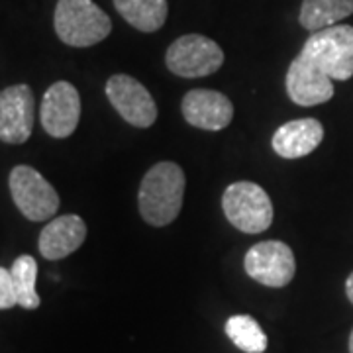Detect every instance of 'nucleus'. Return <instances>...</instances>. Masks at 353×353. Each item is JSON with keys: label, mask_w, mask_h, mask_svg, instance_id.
Returning <instances> with one entry per match:
<instances>
[{"label": "nucleus", "mask_w": 353, "mask_h": 353, "mask_svg": "<svg viewBox=\"0 0 353 353\" xmlns=\"http://www.w3.org/2000/svg\"><path fill=\"white\" fill-rule=\"evenodd\" d=\"M187 187L185 171L173 161L155 163L139 183L138 206L141 218L155 228H163L175 220L183 208Z\"/></svg>", "instance_id": "obj_1"}, {"label": "nucleus", "mask_w": 353, "mask_h": 353, "mask_svg": "<svg viewBox=\"0 0 353 353\" xmlns=\"http://www.w3.org/2000/svg\"><path fill=\"white\" fill-rule=\"evenodd\" d=\"M55 34L71 48H90L112 32L108 14L92 0H59L55 6Z\"/></svg>", "instance_id": "obj_2"}, {"label": "nucleus", "mask_w": 353, "mask_h": 353, "mask_svg": "<svg viewBox=\"0 0 353 353\" xmlns=\"http://www.w3.org/2000/svg\"><path fill=\"white\" fill-rule=\"evenodd\" d=\"M301 55L332 81H347L353 77V26L336 24L312 32L304 41Z\"/></svg>", "instance_id": "obj_3"}, {"label": "nucleus", "mask_w": 353, "mask_h": 353, "mask_svg": "<svg viewBox=\"0 0 353 353\" xmlns=\"http://www.w3.org/2000/svg\"><path fill=\"white\" fill-rule=\"evenodd\" d=\"M222 208L228 222L243 234H261L273 224V202L267 190L252 183H232L222 194Z\"/></svg>", "instance_id": "obj_4"}, {"label": "nucleus", "mask_w": 353, "mask_h": 353, "mask_svg": "<svg viewBox=\"0 0 353 353\" xmlns=\"http://www.w3.org/2000/svg\"><path fill=\"white\" fill-rule=\"evenodd\" d=\"M8 185L14 204L32 222H46L59 210L57 190L34 167L16 165L10 171Z\"/></svg>", "instance_id": "obj_5"}, {"label": "nucleus", "mask_w": 353, "mask_h": 353, "mask_svg": "<svg viewBox=\"0 0 353 353\" xmlns=\"http://www.w3.org/2000/svg\"><path fill=\"white\" fill-rule=\"evenodd\" d=\"M171 73L185 79H199L216 73L224 63V51L214 39L189 34L175 39L165 55Z\"/></svg>", "instance_id": "obj_6"}, {"label": "nucleus", "mask_w": 353, "mask_h": 353, "mask_svg": "<svg viewBox=\"0 0 353 353\" xmlns=\"http://www.w3.org/2000/svg\"><path fill=\"white\" fill-rule=\"evenodd\" d=\"M243 267L253 281L271 289L287 287L296 273L294 253L285 241L277 240L259 241L252 245L245 253Z\"/></svg>", "instance_id": "obj_7"}, {"label": "nucleus", "mask_w": 353, "mask_h": 353, "mask_svg": "<svg viewBox=\"0 0 353 353\" xmlns=\"http://www.w3.org/2000/svg\"><path fill=\"white\" fill-rule=\"evenodd\" d=\"M106 97L130 126L150 128L157 120V104L150 90L134 77L118 73L106 81Z\"/></svg>", "instance_id": "obj_8"}, {"label": "nucleus", "mask_w": 353, "mask_h": 353, "mask_svg": "<svg viewBox=\"0 0 353 353\" xmlns=\"http://www.w3.org/2000/svg\"><path fill=\"white\" fill-rule=\"evenodd\" d=\"M39 120L43 130L51 138H69L79 126L81 120V97L71 83L57 81L53 83L41 101Z\"/></svg>", "instance_id": "obj_9"}, {"label": "nucleus", "mask_w": 353, "mask_h": 353, "mask_svg": "<svg viewBox=\"0 0 353 353\" xmlns=\"http://www.w3.org/2000/svg\"><path fill=\"white\" fill-rule=\"evenodd\" d=\"M36 101L28 85H12L0 92V141L20 145L34 130Z\"/></svg>", "instance_id": "obj_10"}, {"label": "nucleus", "mask_w": 353, "mask_h": 353, "mask_svg": "<svg viewBox=\"0 0 353 353\" xmlns=\"http://www.w3.org/2000/svg\"><path fill=\"white\" fill-rule=\"evenodd\" d=\"M181 112L190 126L206 132H220L230 126L234 118V104L218 90L194 88L185 94Z\"/></svg>", "instance_id": "obj_11"}, {"label": "nucleus", "mask_w": 353, "mask_h": 353, "mask_svg": "<svg viewBox=\"0 0 353 353\" xmlns=\"http://www.w3.org/2000/svg\"><path fill=\"white\" fill-rule=\"evenodd\" d=\"M287 94L299 106L324 104L334 97V81L304 55H296L287 71Z\"/></svg>", "instance_id": "obj_12"}, {"label": "nucleus", "mask_w": 353, "mask_h": 353, "mask_svg": "<svg viewBox=\"0 0 353 353\" xmlns=\"http://www.w3.org/2000/svg\"><path fill=\"white\" fill-rule=\"evenodd\" d=\"M85 238H87V224L81 216H57L48 222V226L39 234V253L48 261H57L75 253L83 245Z\"/></svg>", "instance_id": "obj_13"}, {"label": "nucleus", "mask_w": 353, "mask_h": 353, "mask_svg": "<svg viewBox=\"0 0 353 353\" xmlns=\"http://www.w3.org/2000/svg\"><path fill=\"white\" fill-rule=\"evenodd\" d=\"M324 139V126L316 118L290 120L273 134L271 145L279 157L301 159L310 155Z\"/></svg>", "instance_id": "obj_14"}, {"label": "nucleus", "mask_w": 353, "mask_h": 353, "mask_svg": "<svg viewBox=\"0 0 353 353\" xmlns=\"http://www.w3.org/2000/svg\"><path fill=\"white\" fill-rule=\"evenodd\" d=\"M118 14L139 32H157L167 20V0H114Z\"/></svg>", "instance_id": "obj_15"}, {"label": "nucleus", "mask_w": 353, "mask_h": 353, "mask_svg": "<svg viewBox=\"0 0 353 353\" xmlns=\"http://www.w3.org/2000/svg\"><path fill=\"white\" fill-rule=\"evenodd\" d=\"M353 14V0H303L299 22L308 32L332 28Z\"/></svg>", "instance_id": "obj_16"}, {"label": "nucleus", "mask_w": 353, "mask_h": 353, "mask_svg": "<svg viewBox=\"0 0 353 353\" xmlns=\"http://www.w3.org/2000/svg\"><path fill=\"white\" fill-rule=\"evenodd\" d=\"M226 336L243 353H263L267 350V336L259 322L250 314L230 316L226 322Z\"/></svg>", "instance_id": "obj_17"}, {"label": "nucleus", "mask_w": 353, "mask_h": 353, "mask_svg": "<svg viewBox=\"0 0 353 353\" xmlns=\"http://www.w3.org/2000/svg\"><path fill=\"white\" fill-rule=\"evenodd\" d=\"M14 279V289L18 296V306L26 310H36L41 299L36 290V279H38V263L32 255H20L16 257L10 269Z\"/></svg>", "instance_id": "obj_18"}, {"label": "nucleus", "mask_w": 353, "mask_h": 353, "mask_svg": "<svg viewBox=\"0 0 353 353\" xmlns=\"http://www.w3.org/2000/svg\"><path fill=\"white\" fill-rule=\"evenodd\" d=\"M18 304L16 289H14L12 273L0 267V310H8Z\"/></svg>", "instance_id": "obj_19"}, {"label": "nucleus", "mask_w": 353, "mask_h": 353, "mask_svg": "<svg viewBox=\"0 0 353 353\" xmlns=\"http://www.w3.org/2000/svg\"><path fill=\"white\" fill-rule=\"evenodd\" d=\"M345 294H347L350 303L353 304V273L347 277V281H345Z\"/></svg>", "instance_id": "obj_20"}, {"label": "nucleus", "mask_w": 353, "mask_h": 353, "mask_svg": "<svg viewBox=\"0 0 353 353\" xmlns=\"http://www.w3.org/2000/svg\"><path fill=\"white\" fill-rule=\"evenodd\" d=\"M350 353H353V330L352 334H350Z\"/></svg>", "instance_id": "obj_21"}]
</instances>
